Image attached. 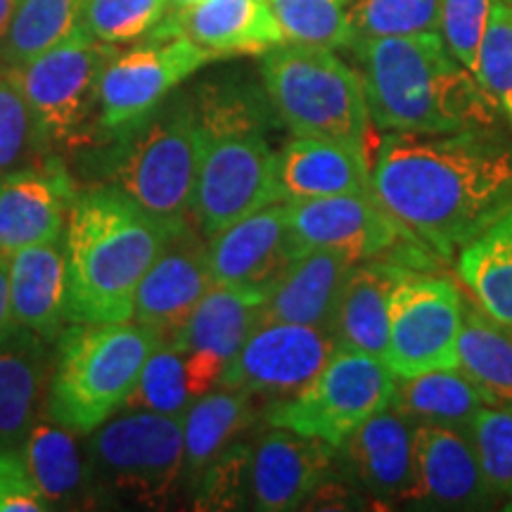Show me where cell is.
I'll list each match as a JSON object with an SVG mask.
<instances>
[{
  "instance_id": "6da1fadb",
  "label": "cell",
  "mask_w": 512,
  "mask_h": 512,
  "mask_svg": "<svg viewBox=\"0 0 512 512\" xmlns=\"http://www.w3.org/2000/svg\"><path fill=\"white\" fill-rule=\"evenodd\" d=\"M373 188L413 238L453 256L512 209V138L498 128L389 131L377 147Z\"/></svg>"
},
{
  "instance_id": "7a4b0ae2",
  "label": "cell",
  "mask_w": 512,
  "mask_h": 512,
  "mask_svg": "<svg viewBox=\"0 0 512 512\" xmlns=\"http://www.w3.org/2000/svg\"><path fill=\"white\" fill-rule=\"evenodd\" d=\"M354 50L370 124L399 133L496 128L498 107L437 31L363 38Z\"/></svg>"
},
{
  "instance_id": "3957f363",
  "label": "cell",
  "mask_w": 512,
  "mask_h": 512,
  "mask_svg": "<svg viewBox=\"0 0 512 512\" xmlns=\"http://www.w3.org/2000/svg\"><path fill=\"white\" fill-rule=\"evenodd\" d=\"M174 228L114 185L76 192L64 226L69 323L131 320L140 280Z\"/></svg>"
},
{
  "instance_id": "277c9868",
  "label": "cell",
  "mask_w": 512,
  "mask_h": 512,
  "mask_svg": "<svg viewBox=\"0 0 512 512\" xmlns=\"http://www.w3.org/2000/svg\"><path fill=\"white\" fill-rule=\"evenodd\" d=\"M162 337L133 320L74 323L57 335L46 384V418L91 434L124 408Z\"/></svg>"
},
{
  "instance_id": "5b68a950",
  "label": "cell",
  "mask_w": 512,
  "mask_h": 512,
  "mask_svg": "<svg viewBox=\"0 0 512 512\" xmlns=\"http://www.w3.org/2000/svg\"><path fill=\"white\" fill-rule=\"evenodd\" d=\"M202 133L185 93L166 98L150 117L110 140L105 155L110 185L126 192L159 221L192 219Z\"/></svg>"
},
{
  "instance_id": "8992f818",
  "label": "cell",
  "mask_w": 512,
  "mask_h": 512,
  "mask_svg": "<svg viewBox=\"0 0 512 512\" xmlns=\"http://www.w3.org/2000/svg\"><path fill=\"white\" fill-rule=\"evenodd\" d=\"M261 81L292 136L366 150L370 114L361 76L330 48L280 43L261 55Z\"/></svg>"
},
{
  "instance_id": "52a82bcc",
  "label": "cell",
  "mask_w": 512,
  "mask_h": 512,
  "mask_svg": "<svg viewBox=\"0 0 512 512\" xmlns=\"http://www.w3.org/2000/svg\"><path fill=\"white\" fill-rule=\"evenodd\" d=\"M114 55L112 43L98 41L81 27L48 53L8 67L50 152L91 145L88 140L98 131L91 121H98L100 79Z\"/></svg>"
},
{
  "instance_id": "ba28073f",
  "label": "cell",
  "mask_w": 512,
  "mask_h": 512,
  "mask_svg": "<svg viewBox=\"0 0 512 512\" xmlns=\"http://www.w3.org/2000/svg\"><path fill=\"white\" fill-rule=\"evenodd\" d=\"M86 453L93 484L159 505L183 484V415L126 411L91 432Z\"/></svg>"
},
{
  "instance_id": "9c48e42d",
  "label": "cell",
  "mask_w": 512,
  "mask_h": 512,
  "mask_svg": "<svg viewBox=\"0 0 512 512\" xmlns=\"http://www.w3.org/2000/svg\"><path fill=\"white\" fill-rule=\"evenodd\" d=\"M200 124V121H197ZM261 124L202 126L192 221L204 238L280 202L275 185V152Z\"/></svg>"
},
{
  "instance_id": "30bf717a",
  "label": "cell",
  "mask_w": 512,
  "mask_h": 512,
  "mask_svg": "<svg viewBox=\"0 0 512 512\" xmlns=\"http://www.w3.org/2000/svg\"><path fill=\"white\" fill-rule=\"evenodd\" d=\"M396 375L382 356L337 349L302 392L273 401L268 427H285L339 448L368 418L392 403Z\"/></svg>"
},
{
  "instance_id": "8fae6325",
  "label": "cell",
  "mask_w": 512,
  "mask_h": 512,
  "mask_svg": "<svg viewBox=\"0 0 512 512\" xmlns=\"http://www.w3.org/2000/svg\"><path fill=\"white\" fill-rule=\"evenodd\" d=\"M214 60V55L181 34L150 31L147 41L107 62L100 79L98 131L107 140L128 131Z\"/></svg>"
},
{
  "instance_id": "7c38bea8",
  "label": "cell",
  "mask_w": 512,
  "mask_h": 512,
  "mask_svg": "<svg viewBox=\"0 0 512 512\" xmlns=\"http://www.w3.org/2000/svg\"><path fill=\"white\" fill-rule=\"evenodd\" d=\"M463 297L456 283L408 273L394 290L384 363L396 377L458 368Z\"/></svg>"
},
{
  "instance_id": "4fadbf2b",
  "label": "cell",
  "mask_w": 512,
  "mask_h": 512,
  "mask_svg": "<svg viewBox=\"0 0 512 512\" xmlns=\"http://www.w3.org/2000/svg\"><path fill=\"white\" fill-rule=\"evenodd\" d=\"M335 351L337 344L330 330L259 320L221 373L219 384L273 401L290 399L320 373Z\"/></svg>"
},
{
  "instance_id": "5bb4252c",
  "label": "cell",
  "mask_w": 512,
  "mask_h": 512,
  "mask_svg": "<svg viewBox=\"0 0 512 512\" xmlns=\"http://www.w3.org/2000/svg\"><path fill=\"white\" fill-rule=\"evenodd\" d=\"M304 252L294 238L287 202H273L209 238L211 285L261 294Z\"/></svg>"
},
{
  "instance_id": "9a60e30c",
  "label": "cell",
  "mask_w": 512,
  "mask_h": 512,
  "mask_svg": "<svg viewBox=\"0 0 512 512\" xmlns=\"http://www.w3.org/2000/svg\"><path fill=\"white\" fill-rule=\"evenodd\" d=\"M294 238L304 249H332L354 261L380 259L403 238H413L382 207L375 192L287 202Z\"/></svg>"
},
{
  "instance_id": "2e32d148",
  "label": "cell",
  "mask_w": 512,
  "mask_h": 512,
  "mask_svg": "<svg viewBox=\"0 0 512 512\" xmlns=\"http://www.w3.org/2000/svg\"><path fill=\"white\" fill-rule=\"evenodd\" d=\"M501 501L470 432L413 425V498L420 510H489Z\"/></svg>"
},
{
  "instance_id": "e0dca14e",
  "label": "cell",
  "mask_w": 512,
  "mask_h": 512,
  "mask_svg": "<svg viewBox=\"0 0 512 512\" xmlns=\"http://www.w3.org/2000/svg\"><path fill=\"white\" fill-rule=\"evenodd\" d=\"M209 287V240L190 219L174 228L155 264L140 280L133 320L162 339L176 337Z\"/></svg>"
},
{
  "instance_id": "ac0fdd59",
  "label": "cell",
  "mask_w": 512,
  "mask_h": 512,
  "mask_svg": "<svg viewBox=\"0 0 512 512\" xmlns=\"http://www.w3.org/2000/svg\"><path fill=\"white\" fill-rule=\"evenodd\" d=\"M74 197V178L55 152L0 178V264L62 235Z\"/></svg>"
},
{
  "instance_id": "d6986e66",
  "label": "cell",
  "mask_w": 512,
  "mask_h": 512,
  "mask_svg": "<svg viewBox=\"0 0 512 512\" xmlns=\"http://www.w3.org/2000/svg\"><path fill=\"white\" fill-rule=\"evenodd\" d=\"M261 309V294L223 285H211L192 309L171 339L183 349L195 396L207 394L219 384L223 370L259 325Z\"/></svg>"
},
{
  "instance_id": "ffe728a7",
  "label": "cell",
  "mask_w": 512,
  "mask_h": 512,
  "mask_svg": "<svg viewBox=\"0 0 512 512\" xmlns=\"http://www.w3.org/2000/svg\"><path fill=\"white\" fill-rule=\"evenodd\" d=\"M335 463L337 448L328 441L271 427L252 446V508L264 512L304 508L335 472Z\"/></svg>"
},
{
  "instance_id": "44dd1931",
  "label": "cell",
  "mask_w": 512,
  "mask_h": 512,
  "mask_svg": "<svg viewBox=\"0 0 512 512\" xmlns=\"http://www.w3.org/2000/svg\"><path fill=\"white\" fill-rule=\"evenodd\" d=\"M337 456L366 501L411 508L413 425L394 408L387 406L351 432L337 448Z\"/></svg>"
},
{
  "instance_id": "7402d4cb",
  "label": "cell",
  "mask_w": 512,
  "mask_h": 512,
  "mask_svg": "<svg viewBox=\"0 0 512 512\" xmlns=\"http://www.w3.org/2000/svg\"><path fill=\"white\" fill-rule=\"evenodd\" d=\"M155 29L185 36L216 60L264 55L285 43L268 0H202L188 8L169 10Z\"/></svg>"
},
{
  "instance_id": "603a6c76",
  "label": "cell",
  "mask_w": 512,
  "mask_h": 512,
  "mask_svg": "<svg viewBox=\"0 0 512 512\" xmlns=\"http://www.w3.org/2000/svg\"><path fill=\"white\" fill-rule=\"evenodd\" d=\"M280 202L375 192L366 150L328 138L294 136L275 152Z\"/></svg>"
},
{
  "instance_id": "cb8c5ba5",
  "label": "cell",
  "mask_w": 512,
  "mask_h": 512,
  "mask_svg": "<svg viewBox=\"0 0 512 512\" xmlns=\"http://www.w3.org/2000/svg\"><path fill=\"white\" fill-rule=\"evenodd\" d=\"M411 268L384 259L356 261L339 292L330 335L337 349L382 356L387 347L389 306L394 290Z\"/></svg>"
},
{
  "instance_id": "d4e9b609",
  "label": "cell",
  "mask_w": 512,
  "mask_h": 512,
  "mask_svg": "<svg viewBox=\"0 0 512 512\" xmlns=\"http://www.w3.org/2000/svg\"><path fill=\"white\" fill-rule=\"evenodd\" d=\"M15 325L43 339L60 335L67 320V254L64 233L24 247L8 264Z\"/></svg>"
},
{
  "instance_id": "484cf974",
  "label": "cell",
  "mask_w": 512,
  "mask_h": 512,
  "mask_svg": "<svg viewBox=\"0 0 512 512\" xmlns=\"http://www.w3.org/2000/svg\"><path fill=\"white\" fill-rule=\"evenodd\" d=\"M356 261L332 249H304L266 294L261 320L330 328L339 292Z\"/></svg>"
},
{
  "instance_id": "4316f807",
  "label": "cell",
  "mask_w": 512,
  "mask_h": 512,
  "mask_svg": "<svg viewBox=\"0 0 512 512\" xmlns=\"http://www.w3.org/2000/svg\"><path fill=\"white\" fill-rule=\"evenodd\" d=\"M46 339L15 328L0 344V448L27 437L50 375Z\"/></svg>"
},
{
  "instance_id": "83f0119b",
  "label": "cell",
  "mask_w": 512,
  "mask_h": 512,
  "mask_svg": "<svg viewBox=\"0 0 512 512\" xmlns=\"http://www.w3.org/2000/svg\"><path fill=\"white\" fill-rule=\"evenodd\" d=\"M256 396L216 384L183 413V484L195 486L211 460L256 422Z\"/></svg>"
},
{
  "instance_id": "f1b7e54d",
  "label": "cell",
  "mask_w": 512,
  "mask_h": 512,
  "mask_svg": "<svg viewBox=\"0 0 512 512\" xmlns=\"http://www.w3.org/2000/svg\"><path fill=\"white\" fill-rule=\"evenodd\" d=\"M458 370L477 389L484 406L512 411V330L486 316L472 297H463Z\"/></svg>"
},
{
  "instance_id": "f546056e",
  "label": "cell",
  "mask_w": 512,
  "mask_h": 512,
  "mask_svg": "<svg viewBox=\"0 0 512 512\" xmlns=\"http://www.w3.org/2000/svg\"><path fill=\"white\" fill-rule=\"evenodd\" d=\"M22 458L50 510L57 505H76L91 491L88 453L83 456L76 432L55 420L31 425L22 444Z\"/></svg>"
},
{
  "instance_id": "4dcf8cb0",
  "label": "cell",
  "mask_w": 512,
  "mask_h": 512,
  "mask_svg": "<svg viewBox=\"0 0 512 512\" xmlns=\"http://www.w3.org/2000/svg\"><path fill=\"white\" fill-rule=\"evenodd\" d=\"M411 425L451 427L470 432L484 411L482 396L458 368L430 370L413 377H396L392 403Z\"/></svg>"
},
{
  "instance_id": "1f68e13d",
  "label": "cell",
  "mask_w": 512,
  "mask_h": 512,
  "mask_svg": "<svg viewBox=\"0 0 512 512\" xmlns=\"http://www.w3.org/2000/svg\"><path fill=\"white\" fill-rule=\"evenodd\" d=\"M458 271L472 302L512 330V209L460 249Z\"/></svg>"
},
{
  "instance_id": "d6a6232c",
  "label": "cell",
  "mask_w": 512,
  "mask_h": 512,
  "mask_svg": "<svg viewBox=\"0 0 512 512\" xmlns=\"http://www.w3.org/2000/svg\"><path fill=\"white\" fill-rule=\"evenodd\" d=\"M83 3L86 0H19L0 46V60L8 67H22L48 53L83 27Z\"/></svg>"
},
{
  "instance_id": "836d02e7",
  "label": "cell",
  "mask_w": 512,
  "mask_h": 512,
  "mask_svg": "<svg viewBox=\"0 0 512 512\" xmlns=\"http://www.w3.org/2000/svg\"><path fill=\"white\" fill-rule=\"evenodd\" d=\"M197 396L192 392L188 361L176 339H162L145 361L140 377L128 396V411H152L183 415Z\"/></svg>"
},
{
  "instance_id": "e575fe53",
  "label": "cell",
  "mask_w": 512,
  "mask_h": 512,
  "mask_svg": "<svg viewBox=\"0 0 512 512\" xmlns=\"http://www.w3.org/2000/svg\"><path fill=\"white\" fill-rule=\"evenodd\" d=\"M287 43L349 48L351 0H268Z\"/></svg>"
},
{
  "instance_id": "d590c367",
  "label": "cell",
  "mask_w": 512,
  "mask_h": 512,
  "mask_svg": "<svg viewBox=\"0 0 512 512\" xmlns=\"http://www.w3.org/2000/svg\"><path fill=\"white\" fill-rule=\"evenodd\" d=\"M441 0H351V43L363 38L439 34ZM349 43V46H351Z\"/></svg>"
},
{
  "instance_id": "8d00e7d4",
  "label": "cell",
  "mask_w": 512,
  "mask_h": 512,
  "mask_svg": "<svg viewBox=\"0 0 512 512\" xmlns=\"http://www.w3.org/2000/svg\"><path fill=\"white\" fill-rule=\"evenodd\" d=\"M252 446L245 439L223 448L192 486L197 510H240L252 508Z\"/></svg>"
},
{
  "instance_id": "74e56055",
  "label": "cell",
  "mask_w": 512,
  "mask_h": 512,
  "mask_svg": "<svg viewBox=\"0 0 512 512\" xmlns=\"http://www.w3.org/2000/svg\"><path fill=\"white\" fill-rule=\"evenodd\" d=\"M475 79L512 128V0H496L491 8Z\"/></svg>"
},
{
  "instance_id": "f35d334b",
  "label": "cell",
  "mask_w": 512,
  "mask_h": 512,
  "mask_svg": "<svg viewBox=\"0 0 512 512\" xmlns=\"http://www.w3.org/2000/svg\"><path fill=\"white\" fill-rule=\"evenodd\" d=\"M48 152L19 86L8 72L0 74V178Z\"/></svg>"
},
{
  "instance_id": "ab89813d",
  "label": "cell",
  "mask_w": 512,
  "mask_h": 512,
  "mask_svg": "<svg viewBox=\"0 0 512 512\" xmlns=\"http://www.w3.org/2000/svg\"><path fill=\"white\" fill-rule=\"evenodd\" d=\"M169 10V0H86L83 29L102 43L121 46L150 34Z\"/></svg>"
},
{
  "instance_id": "60d3db41",
  "label": "cell",
  "mask_w": 512,
  "mask_h": 512,
  "mask_svg": "<svg viewBox=\"0 0 512 512\" xmlns=\"http://www.w3.org/2000/svg\"><path fill=\"white\" fill-rule=\"evenodd\" d=\"M479 463L496 496L512 501V411L484 406L470 427Z\"/></svg>"
},
{
  "instance_id": "b9f144b4",
  "label": "cell",
  "mask_w": 512,
  "mask_h": 512,
  "mask_svg": "<svg viewBox=\"0 0 512 512\" xmlns=\"http://www.w3.org/2000/svg\"><path fill=\"white\" fill-rule=\"evenodd\" d=\"M496 0H441L439 36L451 55L475 76L479 48Z\"/></svg>"
},
{
  "instance_id": "7bdbcfd3",
  "label": "cell",
  "mask_w": 512,
  "mask_h": 512,
  "mask_svg": "<svg viewBox=\"0 0 512 512\" xmlns=\"http://www.w3.org/2000/svg\"><path fill=\"white\" fill-rule=\"evenodd\" d=\"M50 510L46 498L36 489L22 453L0 448V512Z\"/></svg>"
},
{
  "instance_id": "ee69618b",
  "label": "cell",
  "mask_w": 512,
  "mask_h": 512,
  "mask_svg": "<svg viewBox=\"0 0 512 512\" xmlns=\"http://www.w3.org/2000/svg\"><path fill=\"white\" fill-rule=\"evenodd\" d=\"M15 318H12V304H10V275L8 264H0V344L5 342L15 330Z\"/></svg>"
},
{
  "instance_id": "f6af8a7d",
  "label": "cell",
  "mask_w": 512,
  "mask_h": 512,
  "mask_svg": "<svg viewBox=\"0 0 512 512\" xmlns=\"http://www.w3.org/2000/svg\"><path fill=\"white\" fill-rule=\"evenodd\" d=\"M19 0H0V46H3L5 36H8L12 15H15Z\"/></svg>"
},
{
  "instance_id": "bcb514c9",
  "label": "cell",
  "mask_w": 512,
  "mask_h": 512,
  "mask_svg": "<svg viewBox=\"0 0 512 512\" xmlns=\"http://www.w3.org/2000/svg\"><path fill=\"white\" fill-rule=\"evenodd\" d=\"M195 3H202V0H169L171 10H176V8H188V5H195Z\"/></svg>"
}]
</instances>
